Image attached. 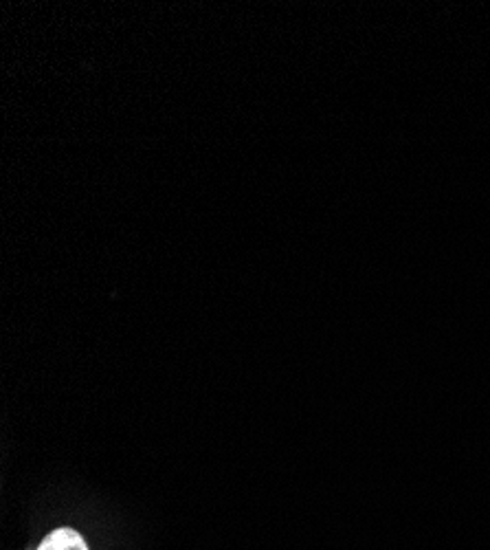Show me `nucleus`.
<instances>
[{"instance_id":"nucleus-1","label":"nucleus","mask_w":490,"mask_h":550,"mask_svg":"<svg viewBox=\"0 0 490 550\" xmlns=\"http://www.w3.org/2000/svg\"><path fill=\"white\" fill-rule=\"evenodd\" d=\"M38 550H88V546L82 535H77L73 528H58L44 539Z\"/></svg>"}]
</instances>
